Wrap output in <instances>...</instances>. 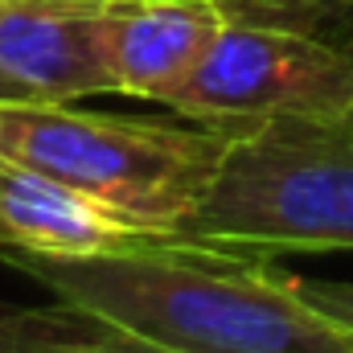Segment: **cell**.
<instances>
[{
	"label": "cell",
	"instance_id": "cell-11",
	"mask_svg": "<svg viewBox=\"0 0 353 353\" xmlns=\"http://www.w3.org/2000/svg\"><path fill=\"white\" fill-rule=\"evenodd\" d=\"M0 103H37V94H33L29 87H21L12 74L0 70ZM41 103H46V99H41Z\"/></svg>",
	"mask_w": 353,
	"mask_h": 353
},
{
	"label": "cell",
	"instance_id": "cell-6",
	"mask_svg": "<svg viewBox=\"0 0 353 353\" xmlns=\"http://www.w3.org/2000/svg\"><path fill=\"white\" fill-rule=\"evenodd\" d=\"M107 0H21L0 12V70L46 103L115 94L99 46Z\"/></svg>",
	"mask_w": 353,
	"mask_h": 353
},
{
	"label": "cell",
	"instance_id": "cell-14",
	"mask_svg": "<svg viewBox=\"0 0 353 353\" xmlns=\"http://www.w3.org/2000/svg\"><path fill=\"white\" fill-rule=\"evenodd\" d=\"M12 4H21V0H0V12H4V8H12Z\"/></svg>",
	"mask_w": 353,
	"mask_h": 353
},
{
	"label": "cell",
	"instance_id": "cell-8",
	"mask_svg": "<svg viewBox=\"0 0 353 353\" xmlns=\"http://www.w3.org/2000/svg\"><path fill=\"white\" fill-rule=\"evenodd\" d=\"M0 353H169L115 321L58 300L54 308L0 304Z\"/></svg>",
	"mask_w": 353,
	"mask_h": 353
},
{
	"label": "cell",
	"instance_id": "cell-13",
	"mask_svg": "<svg viewBox=\"0 0 353 353\" xmlns=\"http://www.w3.org/2000/svg\"><path fill=\"white\" fill-rule=\"evenodd\" d=\"M337 46H345V50H353V21L341 29V37H337Z\"/></svg>",
	"mask_w": 353,
	"mask_h": 353
},
{
	"label": "cell",
	"instance_id": "cell-4",
	"mask_svg": "<svg viewBox=\"0 0 353 353\" xmlns=\"http://www.w3.org/2000/svg\"><path fill=\"white\" fill-rule=\"evenodd\" d=\"M165 107L189 119H353V50L304 29L226 17Z\"/></svg>",
	"mask_w": 353,
	"mask_h": 353
},
{
	"label": "cell",
	"instance_id": "cell-12",
	"mask_svg": "<svg viewBox=\"0 0 353 353\" xmlns=\"http://www.w3.org/2000/svg\"><path fill=\"white\" fill-rule=\"evenodd\" d=\"M8 247H17V239H12V230L0 222V251H8Z\"/></svg>",
	"mask_w": 353,
	"mask_h": 353
},
{
	"label": "cell",
	"instance_id": "cell-1",
	"mask_svg": "<svg viewBox=\"0 0 353 353\" xmlns=\"http://www.w3.org/2000/svg\"><path fill=\"white\" fill-rule=\"evenodd\" d=\"M0 255L50 296L169 353H353L350 329L321 312L271 255L173 234L90 255L17 247Z\"/></svg>",
	"mask_w": 353,
	"mask_h": 353
},
{
	"label": "cell",
	"instance_id": "cell-10",
	"mask_svg": "<svg viewBox=\"0 0 353 353\" xmlns=\"http://www.w3.org/2000/svg\"><path fill=\"white\" fill-rule=\"evenodd\" d=\"M300 279V275H296ZM300 292L321 308V312H329L337 325H345L353 333V283L345 279H300Z\"/></svg>",
	"mask_w": 353,
	"mask_h": 353
},
{
	"label": "cell",
	"instance_id": "cell-2",
	"mask_svg": "<svg viewBox=\"0 0 353 353\" xmlns=\"http://www.w3.org/2000/svg\"><path fill=\"white\" fill-rule=\"evenodd\" d=\"M234 119L107 115L74 103H0V157L54 176L144 234H176L210 193Z\"/></svg>",
	"mask_w": 353,
	"mask_h": 353
},
{
	"label": "cell",
	"instance_id": "cell-7",
	"mask_svg": "<svg viewBox=\"0 0 353 353\" xmlns=\"http://www.w3.org/2000/svg\"><path fill=\"white\" fill-rule=\"evenodd\" d=\"M0 222L12 230L17 251L90 255L144 239V230L115 218L87 193L4 157H0Z\"/></svg>",
	"mask_w": 353,
	"mask_h": 353
},
{
	"label": "cell",
	"instance_id": "cell-3",
	"mask_svg": "<svg viewBox=\"0 0 353 353\" xmlns=\"http://www.w3.org/2000/svg\"><path fill=\"white\" fill-rule=\"evenodd\" d=\"M201 205L173 239L251 255L353 251V119H234Z\"/></svg>",
	"mask_w": 353,
	"mask_h": 353
},
{
	"label": "cell",
	"instance_id": "cell-9",
	"mask_svg": "<svg viewBox=\"0 0 353 353\" xmlns=\"http://www.w3.org/2000/svg\"><path fill=\"white\" fill-rule=\"evenodd\" d=\"M222 4H226V17L288 25L329 41H337L341 29L353 21V0H222Z\"/></svg>",
	"mask_w": 353,
	"mask_h": 353
},
{
	"label": "cell",
	"instance_id": "cell-5",
	"mask_svg": "<svg viewBox=\"0 0 353 353\" xmlns=\"http://www.w3.org/2000/svg\"><path fill=\"white\" fill-rule=\"evenodd\" d=\"M222 25V0H107L99 8V46L115 94L165 107Z\"/></svg>",
	"mask_w": 353,
	"mask_h": 353
}]
</instances>
